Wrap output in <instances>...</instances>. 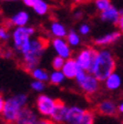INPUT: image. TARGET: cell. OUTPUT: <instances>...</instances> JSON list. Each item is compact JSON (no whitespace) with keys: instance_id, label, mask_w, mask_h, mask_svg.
<instances>
[{"instance_id":"obj_1","label":"cell","mask_w":123,"mask_h":124,"mask_svg":"<svg viewBox=\"0 0 123 124\" xmlns=\"http://www.w3.org/2000/svg\"><path fill=\"white\" fill-rule=\"evenodd\" d=\"M47 46H48V41L42 37L31 39L26 49L21 52L23 69L28 72H31L34 68L38 67Z\"/></svg>"},{"instance_id":"obj_2","label":"cell","mask_w":123,"mask_h":124,"mask_svg":"<svg viewBox=\"0 0 123 124\" xmlns=\"http://www.w3.org/2000/svg\"><path fill=\"white\" fill-rule=\"evenodd\" d=\"M115 68L116 61L113 53L108 49H101L97 51L93 64L89 72L103 82L111 73L115 71Z\"/></svg>"},{"instance_id":"obj_3","label":"cell","mask_w":123,"mask_h":124,"mask_svg":"<svg viewBox=\"0 0 123 124\" xmlns=\"http://www.w3.org/2000/svg\"><path fill=\"white\" fill-rule=\"evenodd\" d=\"M28 103V95L19 93L12 96H9L5 100L3 108L0 110L2 121L7 123H17L21 110Z\"/></svg>"},{"instance_id":"obj_4","label":"cell","mask_w":123,"mask_h":124,"mask_svg":"<svg viewBox=\"0 0 123 124\" xmlns=\"http://www.w3.org/2000/svg\"><path fill=\"white\" fill-rule=\"evenodd\" d=\"M34 33H36L34 28L28 26V24L22 27H15L12 32H11V40H12L13 49L21 54V52L26 49V46L29 44Z\"/></svg>"},{"instance_id":"obj_5","label":"cell","mask_w":123,"mask_h":124,"mask_svg":"<svg viewBox=\"0 0 123 124\" xmlns=\"http://www.w3.org/2000/svg\"><path fill=\"white\" fill-rule=\"evenodd\" d=\"M57 103H58V101L54 100L51 96L47 95V94H40L37 98V101H36L37 112L41 116L50 119V116H51Z\"/></svg>"},{"instance_id":"obj_6","label":"cell","mask_w":123,"mask_h":124,"mask_svg":"<svg viewBox=\"0 0 123 124\" xmlns=\"http://www.w3.org/2000/svg\"><path fill=\"white\" fill-rule=\"evenodd\" d=\"M98 50L93 49L91 46H87L84 49H82L75 57V61H77L78 65L80 69H83L85 71H90L91 67L94 61L95 54H97Z\"/></svg>"},{"instance_id":"obj_7","label":"cell","mask_w":123,"mask_h":124,"mask_svg":"<svg viewBox=\"0 0 123 124\" xmlns=\"http://www.w3.org/2000/svg\"><path fill=\"white\" fill-rule=\"evenodd\" d=\"M50 44H51L52 49L56 52L57 55H60V57L64 58V59L71 58L72 46L69 44V42L67 41L66 38H56L54 37L51 41H50Z\"/></svg>"},{"instance_id":"obj_8","label":"cell","mask_w":123,"mask_h":124,"mask_svg":"<svg viewBox=\"0 0 123 124\" xmlns=\"http://www.w3.org/2000/svg\"><path fill=\"white\" fill-rule=\"evenodd\" d=\"M100 82L101 81L99 80L95 75H93L92 73L89 72L84 80L79 84V86L85 94H88V95H93V94H95V93L99 91V89H100Z\"/></svg>"},{"instance_id":"obj_9","label":"cell","mask_w":123,"mask_h":124,"mask_svg":"<svg viewBox=\"0 0 123 124\" xmlns=\"http://www.w3.org/2000/svg\"><path fill=\"white\" fill-rule=\"evenodd\" d=\"M30 21V15L25 10H20L6 21L7 28H15V27L27 26Z\"/></svg>"},{"instance_id":"obj_10","label":"cell","mask_w":123,"mask_h":124,"mask_svg":"<svg viewBox=\"0 0 123 124\" xmlns=\"http://www.w3.org/2000/svg\"><path fill=\"white\" fill-rule=\"evenodd\" d=\"M122 15V10H119L116 7L111 6L110 8L105 9L100 12V19L102 22H107L110 24H118L120 17Z\"/></svg>"},{"instance_id":"obj_11","label":"cell","mask_w":123,"mask_h":124,"mask_svg":"<svg viewBox=\"0 0 123 124\" xmlns=\"http://www.w3.org/2000/svg\"><path fill=\"white\" fill-rule=\"evenodd\" d=\"M85 110L78 105H72L68 108L67 116H66V123L69 124H82L83 115Z\"/></svg>"},{"instance_id":"obj_12","label":"cell","mask_w":123,"mask_h":124,"mask_svg":"<svg viewBox=\"0 0 123 124\" xmlns=\"http://www.w3.org/2000/svg\"><path fill=\"white\" fill-rule=\"evenodd\" d=\"M17 123L19 124H37L40 123V119L38 117L37 113L30 108H25L21 110L19 117L17 120Z\"/></svg>"},{"instance_id":"obj_13","label":"cell","mask_w":123,"mask_h":124,"mask_svg":"<svg viewBox=\"0 0 123 124\" xmlns=\"http://www.w3.org/2000/svg\"><path fill=\"white\" fill-rule=\"evenodd\" d=\"M97 111L103 116H114L118 112V105L111 100H103L97 106Z\"/></svg>"},{"instance_id":"obj_14","label":"cell","mask_w":123,"mask_h":124,"mask_svg":"<svg viewBox=\"0 0 123 124\" xmlns=\"http://www.w3.org/2000/svg\"><path fill=\"white\" fill-rule=\"evenodd\" d=\"M68 108L64 103L58 101L56 108H54L53 112H52L50 120L52 123H66V116H67V112H68Z\"/></svg>"},{"instance_id":"obj_15","label":"cell","mask_w":123,"mask_h":124,"mask_svg":"<svg viewBox=\"0 0 123 124\" xmlns=\"http://www.w3.org/2000/svg\"><path fill=\"white\" fill-rule=\"evenodd\" d=\"M121 38V31H113V32H109V33L102 34V36L98 37L94 40V44L98 46H104L112 44L114 42H116L118 40H120Z\"/></svg>"},{"instance_id":"obj_16","label":"cell","mask_w":123,"mask_h":124,"mask_svg":"<svg viewBox=\"0 0 123 124\" xmlns=\"http://www.w3.org/2000/svg\"><path fill=\"white\" fill-rule=\"evenodd\" d=\"M79 69H80V67L78 65L75 59L69 58V59H66V62H64V64L61 70H62V72L64 73L67 79H74Z\"/></svg>"},{"instance_id":"obj_17","label":"cell","mask_w":123,"mask_h":124,"mask_svg":"<svg viewBox=\"0 0 123 124\" xmlns=\"http://www.w3.org/2000/svg\"><path fill=\"white\" fill-rule=\"evenodd\" d=\"M104 85L105 88L108 89L110 91H116L121 88V85H122V78L121 75L119 74L118 72H112L110 75H109L104 81Z\"/></svg>"},{"instance_id":"obj_18","label":"cell","mask_w":123,"mask_h":124,"mask_svg":"<svg viewBox=\"0 0 123 124\" xmlns=\"http://www.w3.org/2000/svg\"><path fill=\"white\" fill-rule=\"evenodd\" d=\"M49 31L56 38H66L68 34V30L64 24L59 21H52L49 27Z\"/></svg>"},{"instance_id":"obj_19","label":"cell","mask_w":123,"mask_h":124,"mask_svg":"<svg viewBox=\"0 0 123 124\" xmlns=\"http://www.w3.org/2000/svg\"><path fill=\"white\" fill-rule=\"evenodd\" d=\"M30 73H31V77L33 78V80L43 81V82H48L50 80V73L47 70L41 69L39 67H36Z\"/></svg>"},{"instance_id":"obj_20","label":"cell","mask_w":123,"mask_h":124,"mask_svg":"<svg viewBox=\"0 0 123 124\" xmlns=\"http://www.w3.org/2000/svg\"><path fill=\"white\" fill-rule=\"evenodd\" d=\"M67 78L64 75V73L62 72V70H54L50 73V80L49 82L53 85H61L64 82Z\"/></svg>"},{"instance_id":"obj_21","label":"cell","mask_w":123,"mask_h":124,"mask_svg":"<svg viewBox=\"0 0 123 124\" xmlns=\"http://www.w3.org/2000/svg\"><path fill=\"white\" fill-rule=\"evenodd\" d=\"M32 10L38 16H46L49 12V5L44 0H37L32 7Z\"/></svg>"},{"instance_id":"obj_22","label":"cell","mask_w":123,"mask_h":124,"mask_svg":"<svg viewBox=\"0 0 123 124\" xmlns=\"http://www.w3.org/2000/svg\"><path fill=\"white\" fill-rule=\"evenodd\" d=\"M67 41L69 42V44L72 46V48H75V46H79L80 43H81V34L79 32H75L74 30H71L68 32L67 37Z\"/></svg>"},{"instance_id":"obj_23","label":"cell","mask_w":123,"mask_h":124,"mask_svg":"<svg viewBox=\"0 0 123 124\" xmlns=\"http://www.w3.org/2000/svg\"><path fill=\"white\" fill-rule=\"evenodd\" d=\"M94 6L101 12V11H104L105 9L110 8L112 5H111V0H94Z\"/></svg>"},{"instance_id":"obj_24","label":"cell","mask_w":123,"mask_h":124,"mask_svg":"<svg viewBox=\"0 0 123 124\" xmlns=\"http://www.w3.org/2000/svg\"><path fill=\"white\" fill-rule=\"evenodd\" d=\"M44 83L46 82H43V81L33 80L31 82L30 86H31V89H32V91H34V92L42 93V91H44V89H46V84H44Z\"/></svg>"},{"instance_id":"obj_25","label":"cell","mask_w":123,"mask_h":124,"mask_svg":"<svg viewBox=\"0 0 123 124\" xmlns=\"http://www.w3.org/2000/svg\"><path fill=\"white\" fill-rule=\"evenodd\" d=\"M64 62H66V59H64V58L60 57V55H57V57H54L53 59H52L51 65L54 70H61L62 67H63V64H64Z\"/></svg>"},{"instance_id":"obj_26","label":"cell","mask_w":123,"mask_h":124,"mask_svg":"<svg viewBox=\"0 0 123 124\" xmlns=\"http://www.w3.org/2000/svg\"><path fill=\"white\" fill-rule=\"evenodd\" d=\"M95 121V115L92 111L90 110H85L84 115H83V120H82V124H92Z\"/></svg>"},{"instance_id":"obj_27","label":"cell","mask_w":123,"mask_h":124,"mask_svg":"<svg viewBox=\"0 0 123 124\" xmlns=\"http://www.w3.org/2000/svg\"><path fill=\"white\" fill-rule=\"evenodd\" d=\"M88 73H89V71H85V70H83V69H79V71H78V73L75 74V78H74V80H75V82L78 83V85L84 80L85 77L88 75Z\"/></svg>"},{"instance_id":"obj_28","label":"cell","mask_w":123,"mask_h":124,"mask_svg":"<svg viewBox=\"0 0 123 124\" xmlns=\"http://www.w3.org/2000/svg\"><path fill=\"white\" fill-rule=\"evenodd\" d=\"M91 31V27H90L89 23H81L78 28V32H79L81 36H88Z\"/></svg>"},{"instance_id":"obj_29","label":"cell","mask_w":123,"mask_h":124,"mask_svg":"<svg viewBox=\"0 0 123 124\" xmlns=\"http://www.w3.org/2000/svg\"><path fill=\"white\" fill-rule=\"evenodd\" d=\"M0 39H1V41H8L9 39H11V34L9 33L8 28L1 27V29H0Z\"/></svg>"},{"instance_id":"obj_30","label":"cell","mask_w":123,"mask_h":124,"mask_svg":"<svg viewBox=\"0 0 123 124\" xmlns=\"http://www.w3.org/2000/svg\"><path fill=\"white\" fill-rule=\"evenodd\" d=\"M21 1L25 3V6H27V7H29V8H32L37 0H21Z\"/></svg>"},{"instance_id":"obj_31","label":"cell","mask_w":123,"mask_h":124,"mask_svg":"<svg viewBox=\"0 0 123 124\" xmlns=\"http://www.w3.org/2000/svg\"><path fill=\"white\" fill-rule=\"evenodd\" d=\"M118 27H119V30L121 31V33L123 34V11L120 17V20H119V22H118Z\"/></svg>"},{"instance_id":"obj_32","label":"cell","mask_w":123,"mask_h":124,"mask_svg":"<svg viewBox=\"0 0 123 124\" xmlns=\"http://www.w3.org/2000/svg\"><path fill=\"white\" fill-rule=\"evenodd\" d=\"M73 17H74V19L79 20V19H81L82 17H83V13H82L81 10H77V11H74V13H73Z\"/></svg>"},{"instance_id":"obj_33","label":"cell","mask_w":123,"mask_h":124,"mask_svg":"<svg viewBox=\"0 0 123 124\" xmlns=\"http://www.w3.org/2000/svg\"><path fill=\"white\" fill-rule=\"evenodd\" d=\"M118 112L121 114V115H123V100L118 104Z\"/></svg>"},{"instance_id":"obj_34","label":"cell","mask_w":123,"mask_h":124,"mask_svg":"<svg viewBox=\"0 0 123 124\" xmlns=\"http://www.w3.org/2000/svg\"><path fill=\"white\" fill-rule=\"evenodd\" d=\"M12 51H11V50H7V51L5 52V53H3V57L5 58H7V59H10L11 57H12Z\"/></svg>"},{"instance_id":"obj_35","label":"cell","mask_w":123,"mask_h":124,"mask_svg":"<svg viewBox=\"0 0 123 124\" xmlns=\"http://www.w3.org/2000/svg\"><path fill=\"white\" fill-rule=\"evenodd\" d=\"M72 1H73L74 3H81V2H83L84 0H72Z\"/></svg>"},{"instance_id":"obj_36","label":"cell","mask_w":123,"mask_h":124,"mask_svg":"<svg viewBox=\"0 0 123 124\" xmlns=\"http://www.w3.org/2000/svg\"><path fill=\"white\" fill-rule=\"evenodd\" d=\"M2 1H11V0H2Z\"/></svg>"},{"instance_id":"obj_37","label":"cell","mask_w":123,"mask_h":124,"mask_svg":"<svg viewBox=\"0 0 123 124\" xmlns=\"http://www.w3.org/2000/svg\"><path fill=\"white\" fill-rule=\"evenodd\" d=\"M11 1H17V0H11Z\"/></svg>"}]
</instances>
